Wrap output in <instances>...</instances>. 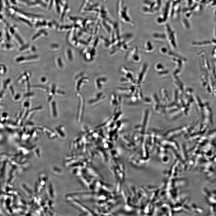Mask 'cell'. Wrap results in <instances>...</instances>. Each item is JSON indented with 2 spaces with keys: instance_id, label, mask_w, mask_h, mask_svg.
I'll list each match as a JSON object with an SVG mask.
<instances>
[{
  "instance_id": "3957f363",
  "label": "cell",
  "mask_w": 216,
  "mask_h": 216,
  "mask_svg": "<svg viewBox=\"0 0 216 216\" xmlns=\"http://www.w3.org/2000/svg\"><path fill=\"white\" fill-rule=\"evenodd\" d=\"M108 78L104 76H99L94 79V84L95 87L98 89H100L108 82Z\"/></svg>"
},
{
  "instance_id": "6da1fadb",
  "label": "cell",
  "mask_w": 216,
  "mask_h": 216,
  "mask_svg": "<svg viewBox=\"0 0 216 216\" xmlns=\"http://www.w3.org/2000/svg\"><path fill=\"white\" fill-rule=\"evenodd\" d=\"M119 70L122 75V77L119 80L120 82L123 84H130L134 77L133 70L124 66L121 67Z\"/></svg>"
},
{
  "instance_id": "7a4b0ae2",
  "label": "cell",
  "mask_w": 216,
  "mask_h": 216,
  "mask_svg": "<svg viewBox=\"0 0 216 216\" xmlns=\"http://www.w3.org/2000/svg\"><path fill=\"white\" fill-rule=\"evenodd\" d=\"M125 58L128 61L134 63H139L140 61V57L136 47H134L129 50L127 53Z\"/></svg>"
}]
</instances>
